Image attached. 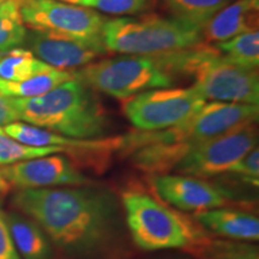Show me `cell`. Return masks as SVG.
Returning <instances> with one entry per match:
<instances>
[{
  "label": "cell",
  "instance_id": "obj_1",
  "mask_svg": "<svg viewBox=\"0 0 259 259\" xmlns=\"http://www.w3.org/2000/svg\"><path fill=\"white\" fill-rule=\"evenodd\" d=\"M12 203L71 259L100 257L118 235V204L100 187L21 190Z\"/></svg>",
  "mask_w": 259,
  "mask_h": 259
},
{
  "label": "cell",
  "instance_id": "obj_2",
  "mask_svg": "<svg viewBox=\"0 0 259 259\" xmlns=\"http://www.w3.org/2000/svg\"><path fill=\"white\" fill-rule=\"evenodd\" d=\"M19 120L76 139H102L111 120L94 89L74 74L44 95L11 97Z\"/></svg>",
  "mask_w": 259,
  "mask_h": 259
},
{
  "label": "cell",
  "instance_id": "obj_3",
  "mask_svg": "<svg viewBox=\"0 0 259 259\" xmlns=\"http://www.w3.org/2000/svg\"><path fill=\"white\" fill-rule=\"evenodd\" d=\"M126 223L134 242L144 251L186 250L193 253L211 234L193 218L142 190L122 193Z\"/></svg>",
  "mask_w": 259,
  "mask_h": 259
},
{
  "label": "cell",
  "instance_id": "obj_4",
  "mask_svg": "<svg viewBox=\"0 0 259 259\" xmlns=\"http://www.w3.org/2000/svg\"><path fill=\"white\" fill-rule=\"evenodd\" d=\"M178 73V52L108 58L74 72L90 88L118 100H127L148 90L170 88Z\"/></svg>",
  "mask_w": 259,
  "mask_h": 259
},
{
  "label": "cell",
  "instance_id": "obj_5",
  "mask_svg": "<svg viewBox=\"0 0 259 259\" xmlns=\"http://www.w3.org/2000/svg\"><path fill=\"white\" fill-rule=\"evenodd\" d=\"M101 36L107 51L130 56H156L198 46L202 29L177 18L143 16L107 19Z\"/></svg>",
  "mask_w": 259,
  "mask_h": 259
},
{
  "label": "cell",
  "instance_id": "obj_6",
  "mask_svg": "<svg viewBox=\"0 0 259 259\" xmlns=\"http://www.w3.org/2000/svg\"><path fill=\"white\" fill-rule=\"evenodd\" d=\"M180 73L192 77V87L205 101L241 105L259 102L257 70L227 60L216 48L198 45L181 51Z\"/></svg>",
  "mask_w": 259,
  "mask_h": 259
},
{
  "label": "cell",
  "instance_id": "obj_7",
  "mask_svg": "<svg viewBox=\"0 0 259 259\" xmlns=\"http://www.w3.org/2000/svg\"><path fill=\"white\" fill-rule=\"evenodd\" d=\"M258 115V105L211 101L204 103L198 111L173 127L161 131H144L124 137L125 150L134 151L153 142L181 143L193 147L240 126L255 124Z\"/></svg>",
  "mask_w": 259,
  "mask_h": 259
},
{
  "label": "cell",
  "instance_id": "obj_8",
  "mask_svg": "<svg viewBox=\"0 0 259 259\" xmlns=\"http://www.w3.org/2000/svg\"><path fill=\"white\" fill-rule=\"evenodd\" d=\"M205 103L191 88L153 89L130 97L124 113L132 125L142 131H161L173 127L197 112Z\"/></svg>",
  "mask_w": 259,
  "mask_h": 259
},
{
  "label": "cell",
  "instance_id": "obj_9",
  "mask_svg": "<svg viewBox=\"0 0 259 259\" xmlns=\"http://www.w3.org/2000/svg\"><path fill=\"white\" fill-rule=\"evenodd\" d=\"M258 147L255 124H248L193 145L178 162L177 174L210 179L227 173L248 151Z\"/></svg>",
  "mask_w": 259,
  "mask_h": 259
},
{
  "label": "cell",
  "instance_id": "obj_10",
  "mask_svg": "<svg viewBox=\"0 0 259 259\" xmlns=\"http://www.w3.org/2000/svg\"><path fill=\"white\" fill-rule=\"evenodd\" d=\"M22 19L34 30H51L78 36L101 35L107 17L95 10L61 0H22Z\"/></svg>",
  "mask_w": 259,
  "mask_h": 259
},
{
  "label": "cell",
  "instance_id": "obj_11",
  "mask_svg": "<svg viewBox=\"0 0 259 259\" xmlns=\"http://www.w3.org/2000/svg\"><path fill=\"white\" fill-rule=\"evenodd\" d=\"M37 59L57 70L85 66L106 54L102 36H78L51 30H32L25 38Z\"/></svg>",
  "mask_w": 259,
  "mask_h": 259
},
{
  "label": "cell",
  "instance_id": "obj_12",
  "mask_svg": "<svg viewBox=\"0 0 259 259\" xmlns=\"http://www.w3.org/2000/svg\"><path fill=\"white\" fill-rule=\"evenodd\" d=\"M150 184L158 199L181 212L196 213L223 208L233 200L229 191L199 178L162 174L151 177Z\"/></svg>",
  "mask_w": 259,
  "mask_h": 259
},
{
  "label": "cell",
  "instance_id": "obj_13",
  "mask_svg": "<svg viewBox=\"0 0 259 259\" xmlns=\"http://www.w3.org/2000/svg\"><path fill=\"white\" fill-rule=\"evenodd\" d=\"M0 170L9 185L19 190L77 187L93 184L70 158L58 154L17 162L4 166Z\"/></svg>",
  "mask_w": 259,
  "mask_h": 259
},
{
  "label": "cell",
  "instance_id": "obj_14",
  "mask_svg": "<svg viewBox=\"0 0 259 259\" xmlns=\"http://www.w3.org/2000/svg\"><path fill=\"white\" fill-rule=\"evenodd\" d=\"M259 0H236L223 8L202 28V40L225 42L244 34L258 30Z\"/></svg>",
  "mask_w": 259,
  "mask_h": 259
},
{
  "label": "cell",
  "instance_id": "obj_15",
  "mask_svg": "<svg viewBox=\"0 0 259 259\" xmlns=\"http://www.w3.org/2000/svg\"><path fill=\"white\" fill-rule=\"evenodd\" d=\"M193 219L209 234L228 240L253 242L259 239V220L242 210L223 206L196 212Z\"/></svg>",
  "mask_w": 259,
  "mask_h": 259
},
{
  "label": "cell",
  "instance_id": "obj_16",
  "mask_svg": "<svg viewBox=\"0 0 259 259\" xmlns=\"http://www.w3.org/2000/svg\"><path fill=\"white\" fill-rule=\"evenodd\" d=\"M5 220L10 235L21 258H53V248H52L50 238L36 222L29 218H23L16 212L5 215Z\"/></svg>",
  "mask_w": 259,
  "mask_h": 259
},
{
  "label": "cell",
  "instance_id": "obj_17",
  "mask_svg": "<svg viewBox=\"0 0 259 259\" xmlns=\"http://www.w3.org/2000/svg\"><path fill=\"white\" fill-rule=\"evenodd\" d=\"M54 67L37 59L29 50L14 48L0 52V79L21 82L35 74L48 72Z\"/></svg>",
  "mask_w": 259,
  "mask_h": 259
},
{
  "label": "cell",
  "instance_id": "obj_18",
  "mask_svg": "<svg viewBox=\"0 0 259 259\" xmlns=\"http://www.w3.org/2000/svg\"><path fill=\"white\" fill-rule=\"evenodd\" d=\"M73 77L74 72L54 69L48 72L35 74L21 82H9V80L0 79V94L9 97H18V99L40 96L54 89L59 84L72 79Z\"/></svg>",
  "mask_w": 259,
  "mask_h": 259
},
{
  "label": "cell",
  "instance_id": "obj_19",
  "mask_svg": "<svg viewBox=\"0 0 259 259\" xmlns=\"http://www.w3.org/2000/svg\"><path fill=\"white\" fill-rule=\"evenodd\" d=\"M174 18L202 29L218 12L234 0H163Z\"/></svg>",
  "mask_w": 259,
  "mask_h": 259
},
{
  "label": "cell",
  "instance_id": "obj_20",
  "mask_svg": "<svg viewBox=\"0 0 259 259\" xmlns=\"http://www.w3.org/2000/svg\"><path fill=\"white\" fill-rule=\"evenodd\" d=\"M216 50L232 63L257 70L259 65V31L244 32L228 41L220 42L216 45Z\"/></svg>",
  "mask_w": 259,
  "mask_h": 259
},
{
  "label": "cell",
  "instance_id": "obj_21",
  "mask_svg": "<svg viewBox=\"0 0 259 259\" xmlns=\"http://www.w3.org/2000/svg\"><path fill=\"white\" fill-rule=\"evenodd\" d=\"M19 6L21 0H8L0 8V52L14 50L27 38L28 31Z\"/></svg>",
  "mask_w": 259,
  "mask_h": 259
},
{
  "label": "cell",
  "instance_id": "obj_22",
  "mask_svg": "<svg viewBox=\"0 0 259 259\" xmlns=\"http://www.w3.org/2000/svg\"><path fill=\"white\" fill-rule=\"evenodd\" d=\"M197 259H259L257 246L250 242L210 238L193 253Z\"/></svg>",
  "mask_w": 259,
  "mask_h": 259
},
{
  "label": "cell",
  "instance_id": "obj_23",
  "mask_svg": "<svg viewBox=\"0 0 259 259\" xmlns=\"http://www.w3.org/2000/svg\"><path fill=\"white\" fill-rule=\"evenodd\" d=\"M66 153L64 148L59 147H29L11 138L0 127V166L17 163V162L44 157L53 154Z\"/></svg>",
  "mask_w": 259,
  "mask_h": 259
},
{
  "label": "cell",
  "instance_id": "obj_24",
  "mask_svg": "<svg viewBox=\"0 0 259 259\" xmlns=\"http://www.w3.org/2000/svg\"><path fill=\"white\" fill-rule=\"evenodd\" d=\"M109 15H137L154 4V0H61Z\"/></svg>",
  "mask_w": 259,
  "mask_h": 259
},
{
  "label": "cell",
  "instance_id": "obj_25",
  "mask_svg": "<svg viewBox=\"0 0 259 259\" xmlns=\"http://www.w3.org/2000/svg\"><path fill=\"white\" fill-rule=\"evenodd\" d=\"M231 176L240 179L244 184H250L252 187L259 185V150L258 147L248 151L234 166L227 170Z\"/></svg>",
  "mask_w": 259,
  "mask_h": 259
},
{
  "label": "cell",
  "instance_id": "obj_26",
  "mask_svg": "<svg viewBox=\"0 0 259 259\" xmlns=\"http://www.w3.org/2000/svg\"><path fill=\"white\" fill-rule=\"evenodd\" d=\"M0 259H22L10 235L5 213L2 211H0Z\"/></svg>",
  "mask_w": 259,
  "mask_h": 259
},
{
  "label": "cell",
  "instance_id": "obj_27",
  "mask_svg": "<svg viewBox=\"0 0 259 259\" xmlns=\"http://www.w3.org/2000/svg\"><path fill=\"white\" fill-rule=\"evenodd\" d=\"M18 120V114L12 105L11 97L0 94V127Z\"/></svg>",
  "mask_w": 259,
  "mask_h": 259
},
{
  "label": "cell",
  "instance_id": "obj_28",
  "mask_svg": "<svg viewBox=\"0 0 259 259\" xmlns=\"http://www.w3.org/2000/svg\"><path fill=\"white\" fill-rule=\"evenodd\" d=\"M10 187L11 186L9 185L8 181H6L5 178L3 177L2 170H0V200H2L6 196V193L10 191Z\"/></svg>",
  "mask_w": 259,
  "mask_h": 259
},
{
  "label": "cell",
  "instance_id": "obj_29",
  "mask_svg": "<svg viewBox=\"0 0 259 259\" xmlns=\"http://www.w3.org/2000/svg\"><path fill=\"white\" fill-rule=\"evenodd\" d=\"M5 2H8V0H0V8H2V5L4 4ZM21 2H22V0H21Z\"/></svg>",
  "mask_w": 259,
  "mask_h": 259
}]
</instances>
